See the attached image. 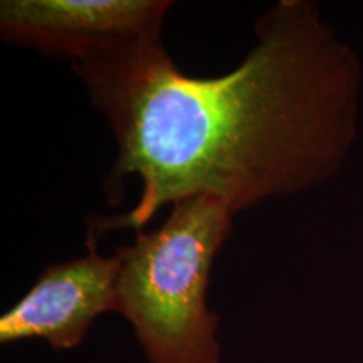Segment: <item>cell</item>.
<instances>
[{"label":"cell","instance_id":"cell-3","mask_svg":"<svg viewBox=\"0 0 363 363\" xmlns=\"http://www.w3.org/2000/svg\"><path fill=\"white\" fill-rule=\"evenodd\" d=\"M169 0H2L0 38L74 62L131 40L162 38Z\"/></svg>","mask_w":363,"mask_h":363},{"label":"cell","instance_id":"cell-2","mask_svg":"<svg viewBox=\"0 0 363 363\" xmlns=\"http://www.w3.org/2000/svg\"><path fill=\"white\" fill-rule=\"evenodd\" d=\"M233 208L211 195L172 206L155 230L116 249L118 313L148 363H220L219 315L207 305L214 259L233 229Z\"/></svg>","mask_w":363,"mask_h":363},{"label":"cell","instance_id":"cell-4","mask_svg":"<svg viewBox=\"0 0 363 363\" xmlns=\"http://www.w3.org/2000/svg\"><path fill=\"white\" fill-rule=\"evenodd\" d=\"M86 244V256L49 264L0 316V343L38 338L52 350H72L83 343L98 316L118 313L120 262L116 256H99L94 235L88 234Z\"/></svg>","mask_w":363,"mask_h":363},{"label":"cell","instance_id":"cell-1","mask_svg":"<svg viewBox=\"0 0 363 363\" xmlns=\"http://www.w3.org/2000/svg\"><path fill=\"white\" fill-rule=\"evenodd\" d=\"M240 65L214 78L180 71L162 38L71 65L118 145L104 189L126 175L142 195L128 214L91 219L88 234L138 229L194 195L234 214L316 187L342 169L357 135L362 67L306 0H279L256 24Z\"/></svg>","mask_w":363,"mask_h":363}]
</instances>
